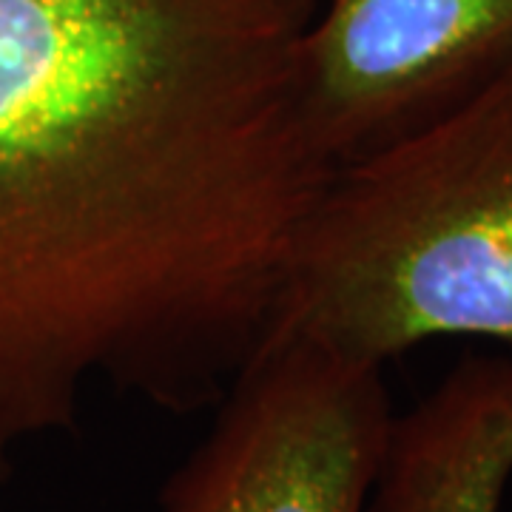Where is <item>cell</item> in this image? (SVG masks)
Wrapping results in <instances>:
<instances>
[{"label": "cell", "mask_w": 512, "mask_h": 512, "mask_svg": "<svg viewBox=\"0 0 512 512\" xmlns=\"http://www.w3.org/2000/svg\"><path fill=\"white\" fill-rule=\"evenodd\" d=\"M319 0H0V481L94 382L217 404L274 330L333 163Z\"/></svg>", "instance_id": "cell-1"}, {"label": "cell", "mask_w": 512, "mask_h": 512, "mask_svg": "<svg viewBox=\"0 0 512 512\" xmlns=\"http://www.w3.org/2000/svg\"><path fill=\"white\" fill-rule=\"evenodd\" d=\"M274 328L373 367L447 336L512 356V55L333 171Z\"/></svg>", "instance_id": "cell-2"}, {"label": "cell", "mask_w": 512, "mask_h": 512, "mask_svg": "<svg viewBox=\"0 0 512 512\" xmlns=\"http://www.w3.org/2000/svg\"><path fill=\"white\" fill-rule=\"evenodd\" d=\"M154 512H365L393 404L384 367L274 328Z\"/></svg>", "instance_id": "cell-3"}, {"label": "cell", "mask_w": 512, "mask_h": 512, "mask_svg": "<svg viewBox=\"0 0 512 512\" xmlns=\"http://www.w3.org/2000/svg\"><path fill=\"white\" fill-rule=\"evenodd\" d=\"M510 55L512 0H319L299 46V97L339 168L447 109Z\"/></svg>", "instance_id": "cell-4"}, {"label": "cell", "mask_w": 512, "mask_h": 512, "mask_svg": "<svg viewBox=\"0 0 512 512\" xmlns=\"http://www.w3.org/2000/svg\"><path fill=\"white\" fill-rule=\"evenodd\" d=\"M512 484V356L450 367L396 413L365 512H501Z\"/></svg>", "instance_id": "cell-5"}]
</instances>
